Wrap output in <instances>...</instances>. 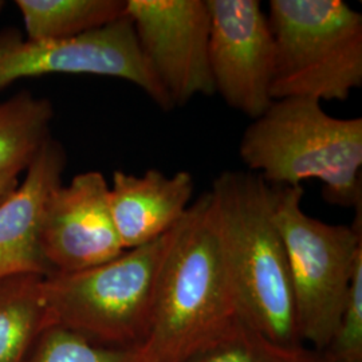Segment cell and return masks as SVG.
<instances>
[{
    "label": "cell",
    "mask_w": 362,
    "mask_h": 362,
    "mask_svg": "<svg viewBox=\"0 0 362 362\" xmlns=\"http://www.w3.org/2000/svg\"><path fill=\"white\" fill-rule=\"evenodd\" d=\"M215 94L255 119L272 104L275 46L259 0H207Z\"/></svg>",
    "instance_id": "9c48e42d"
},
{
    "label": "cell",
    "mask_w": 362,
    "mask_h": 362,
    "mask_svg": "<svg viewBox=\"0 0 362 362\" xmlns=\"http://www.w3.org/2000/svg\"><path fill=\"white\" fill-rule=\"evenodd\" d=\"M40 246L52 274L88 270L127 251L112 219L109 184L101 172L76 175L49 194Z\"/></svg>",
    "instance_id": "30bf717a"
},
{
    "label": "cell",
    "mask_w": 362,
    "mask_h": 362,
    "mask_svg": "<svg viewBox=\"0 0 362 362\" xmlns=\"http://www.w3.org/2000/svg\"><path fill=\"white\" fill-rule=\"evenodd\" d=\"M243 132L239 157L272 187H302L320 180L325 202L342 208L362 204V118L327 115L322 103L274 100Z\"/></svg>",
    "instance_id": "3957f363"
},
{
    "label": "cell",
    "mask_w": 362,
    "mask_h": 362,
    "mask_svg": "<svg viewBox=\"0 0 362 362\" xmlns=\"http://www.w3.org/2000/svg\"><path fill=\"white\" fill-rule=\"evenodd\" d=\"M188 362H329L305 344L286 345L239 322L219 344Z\"/></svg>",
    "instance_id": "2e32d148"
},
{
    "label": "cell",
    "mask_w": 362,
    "mask_h": 362,
    "mask_svg": "<svg viewBox=\"0 0 362 362\" xmlns=\"http://www.w3.org/2000/svg\"><path fill=\"white\" fill-rule=\"evenodd\" d=\"M208 192L242 322L275 342L302 344L272 185L252 172L226 170Z\"/></svg>",
    "instance_id": "7a4b0ae2"
},
{
    "label": "cell",
    "mask_w": 362,
    "mask_h": 362,
    "mask_svg": "<svg viewBox=\"0 0 362 362\" xmlns=\"http://www.w3.org/2000/svg\"><path fill=\"white\" fill-rule=\"evenodd\" d=\"M173 230L100 266L45 276L42 296L49 326L65 327L105 346H140Z\"/></svg>",
    "instance_id": "277c9868"
},
{
    "label": "cell",
    "mask_w": 362,
    "mask_h": 362,
    "mask_svg": "<svg viewBox=\"0 0 362 362\" xmlns=\"http://www.w3.org/2000/svg\"><path fill=\"white\" fill-rule=\"evenodd\" d=\"M240 315L209 192L173 230L156 287L143 362H188L227 336Z\"/></svg>",
    "instance_id": "6da1fadb"
},
{
    "label": "cell",
    "mask_w": 362,
    "mask_h": 362,
    "mask_svg": "<svg viewBox=\"0 0 362 362\" xmlns=\"http://www.w3.org/2000/svg\"><path fill=\"white\" fill-rule=\"evenodd\" d=\"M327 361H329V360H327ZM329 362H330V361H329Z\"/></svg>",
    "instance_id": "44dd1931"
},
{
    "label": "cell",
    "mask_w": 362,
    "mask_h": 362,
    "mask_svg": "<svg viewBox=\"0 0 362 362\" xmlns=\"http://www.w3.org/2000/svg\"><path fill=\"white\" fill-rule=\"evenodd\" d=\"M66 160L64 145L50 137L23 181L0 203V282L21 275H52L42 252L40 228L46 200L62 184Z\"/></svg>",
    "instance_id": "8fae6325"
},
{
    "label": "cell",
    "mask_w": 362,
    "mask_h": 362,
    "mask_svg": "<svg viewBox=\"0 0 362 362\" xmlns=\"http://www.w3.org/2000/svg\"><path fill=\"white\" fill-rule=\"evenodd\" d=\"M272 100L346 101L362 85V13L341 0H272Z\"/></svg>",
    "instance_id": "8992f818"
},
{
    "label": "cell",
    "mask_w": 362,
    "mask_h": 362,
    "mask_svg": "<svg viewBox=\"0 0 362 362\" xmlns=\"http://www.w3.org/2000/svg\"><path fill=\"white\" fill-rule=\"evenodd\" d=\"M45 276L21 275L0 282V362H25L49 327L42 296Z\"/></svg>",
    "instance_id": "5bb4252c"
},
{
    "label": "cell",
    "mask_w": 362,
    "mask_h": 362,
    "mask_svg": "<svg viewBox=\"0 0 362 362\" xmlns=\"http://www.w3.org/2000/svg\"><path fill=\"white\" fill-rule=\"evenodd\" d=\"M25 362H143V358L139 346H105L65 327L49 326Z\"/></svg>",
    "instance_id": "e0dca14e"
},
{
    "label": "cell",
    "mask_w": 362,
    "mask_h": 362,
    "mask_svg": "<svg viewBox=\"0 0 362 362\" xmlns=\"http://www.w3.org/2000/svg\"><path fill=\"white\" fill-rule=\"evenodd\" d=\"M19 185V176L13 173L0 175V203L13 194Z\"/></svg>",
    "instance_id": "d6986e66"
},
{
    "label": "cell",
    "mask_w": 362,
    "mask_h": 362,
    "mask_svg": "<svg viewBox=\"0 0 362 362\" xmlns=\"http://www.w3.org/2000/svg\"><path fill=\"white\" fill-rule=\"evenodd\" d=\"M194 176L187 170L165 175L148 169L143 175L115 170L109 206L125 250L145 246L172 231L192 204Z\"/></svg>",
    "instance_id": "7c38bea8"
},
{
    "label": "cell",
    "mask_w": 362,
    "mask_h": 362,
    "mask_svg": "<svg viewBox=\"0 0 362 362\" xmlns=\"http://www.w3.org/2000/svg\"><path fill=\"white\" fill-rule=\"evenodd\" d=\"M52 103L28 91L0 104V175L27 170L52 137Z\"/></svg>",
    "instance_id": "9a60e30c"
},
{
    "label": "cell",
    "mask_w": 362,
    "mask_h": 362,
    "mask_svg": "<svg viewBox=\"0 0 362 362\" xmlns=\"http://www.w3.org/2000/svg\"><path fill=\"white\" fill-rule=\"evenodd\" d=\"M303 196L302 187H272V220L287 255L299 339L324 353L336 336L362 259V204L354 209L351 226L327 224L303 211Z\"/></svg>",
    "instance_id": "5b68a950"
},
{
    "label": "cell",
    "mask_w": 362,
    "mask_h": 362,
    "mask_svg": "<svg viewBox=\"0 0 362 362\" xmlns=\"http://www.w3.org/2000/svg\"><path fill=\"white\" fill-rule=\"evenodd\" d=\"M4 6H6V3L3 1V0H0V13L3 11V8H4Z\"/></svg>",
    "instance_id": "ffe728a7"
},
{
    "label": "cell",
    "mask_w": 362,
    "mask_h": 362,
    "mask_svg": "<svg viewBox=\"0 0 362 362\" xmlns=\"http://www.w3.org/2000/svg\"><path fill=\"white\" fill-rule=\"evenodd\" d=\"M125 13L173 109L215 94L207 0H127Z\"/></svg>",
    "instance_id": "ba28073f"
},
{
    "label": "cell",
    "mask_w": 362,
    "mask_h": 362,
    "mask_svg": "<svg viewBox=\"0 0 362 362\" xmlns=\"http://www.w3.org/2000/svg\"><path fill=\"white\" fill-rule=\"evenodd\" d=\"M49 74L119 78L140 88L164 112L173 109L127 13L107 26L64 40H31L15 28L0 31V91L19 79Z\"/></svg>",
    "instance_id": "52a82bcc"
},
{
    "label": "cell",
    "mask_w": 362,
    "mask_h": 362,
    "mask_svg": "<svg viewBox=\"0 0 362 362\" xmlns=\"http://www.w3.org/2000/svg\"><path fill=\"white\" fill-rule=\"evenodd\" d=\"M324 354L330 362H362V259L353 272L336 336Z\"/></svg>",
    "instance_id": "ac0fdd59"
},
{
    "label": "cell",
    "mask_w": 362,
    "mask_h": 362,
    "mask_svg": "<svg viewBox=\"0 0 362 362\" xmlns=\"http://www.w3.org/2000/svg\"><path fill=\"white\" fill-rule=\"evenodd\" d=\"M31 40L77 38L125 15L127 0H16Z\"/></svg>",
    "instance_id": "4fadbf2b"
}]
</instances>
